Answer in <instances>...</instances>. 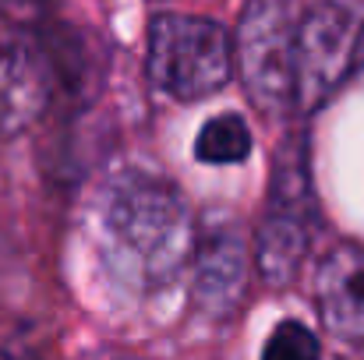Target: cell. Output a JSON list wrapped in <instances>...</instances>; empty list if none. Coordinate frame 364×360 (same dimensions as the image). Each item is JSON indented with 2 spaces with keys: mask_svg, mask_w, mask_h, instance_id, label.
I'll list each match as a JSON object with an SVG mask.
<instances>
[{
  "mask_svg": "<svg viewBox=\"0 0 364 360\" xmlns=\"http://www.w3.org/2000/svg\"><path fill=\"white\" fill-rule=\"evenodd\" d=\"M195 223L181 191L149 173L121 177L100 212V251L110 276L138 293L166 286L195 254Z\"/></svg>",
  "mask_w": 364,
  "mask_h": 360,
  "instance_id": "1",
  "label": "cell"
},
{
  "mask_svg": "<svg viewBox=\"0 0 364 360\" xmlns=\"http://www.w3.org/2000/svg\"><path fill=\"white\" fill-rule=\"evenodd\" d=\"M234 75V39L202 14L163 11L149 25V78L159 92L195 103L220 92Z\"/></svg>",
  "mask_w": 364,
  "mask_h": 360,
  "instance_id": "2",
  "label": "cell"
},
{
  "mask_svg": "<svg viewBox=\"0 0 364 360\" xmlns=\"http://www.w3.org/2000/svg\"><path fill=\"white\" fill-rule=\"evenodd\" d=\"M297 4L258 0L247 4L234 36V67L247 99L265 117L294 110V71H297Z\"/></svg>",
  "mask_w": 364,
  "mask_h": 360,
  "instance_id": "3",
  "label": "cell"
},
{
  "mask_svg": "<svg viewBox=\"0 0 364 360\" xmlns=\"http://www.w3.org/2000/svg\"><path fill=\"white\" fill-rule=\"evenodd\" d=\"M361 11L350 4H311L297 21L294 110L315 114L354 71Z\"/></svg>",
  "mask_w": 364,
  "mask_h": 360,
  "instance_id": "4",
  "label": "cell"
},
{
  "mask_svg": "<svg viewBox=\"0 0 364 360\" xmlns=\"http://www.w3.org/2000/svg\"><path fill=\"white\" fill-rule=\"evenodd\" d=\"M308 163L301 145H294L272 173L269 209L255 234V268L269 286H287L301 272V258L308 251Z\"/></svg>",
  "mask_w": 364,
  "mask_h": 360,
  "instance_id": "5",
  "label": "cell"
},
{
  "mask_svg": "<svg viewBox=\"0 0 364 360\" xmlns=\"http://www.w3.org/2000/svg\"><path fill=\"white\" fill-rule=\"evenodd\" d=\"M50 103V60L39 39L0 18V134L36 124Z\"/></svg>",
  "mask_w": 364,
  "mask_h": 360,
  "instance_id": "6",
  "label": "cell"
},
{
  "mask_svg": "<svg viewBox=\"0 0 364 360\" xmlns=\"http://www.w3.org/2000/svg\"><path fill=\"white\" fill-rule=\"evenodd\" d=\"M247 283V244L234 227L209 230L191 254V304L198 315L220 322L237 315Z\"/></svg>",
  "mask_w": 364,
  "mask_h": 360,
  "instance_id": "7",
  "label": "cell"
},
{
  "mask_svg": "<svg viewBox=\"0 0 364 360\" xmlns=\"http://www.w3.org/2000/svg\"><path fill=\"white\" fill-rule=\"evenodd\" d=\"M315 304L322 325L343 339L364 343V247L336 244L315 268Z\"/></svg>",
  "mask_w": 364,
  "mask_h": 360,
  "instance_id": "8",
  "label": "cell"
},
{
  "mask_svg": "<svg viewBox=\"0 0 364 360\" xmlns=\"http://www.w3.org/2000/svg\"><path fill=\"white\" fill-rule=\"evenodd\" d=\"M247 152H251V131L241 114H220V117L205 120L195 138V159L209 166L244 163Z\"/></svg>",
  "mask_w": 364,
  "mask_h": 360,
  "instance_id": "9",
  "label": "cell"
},
{
  "mask_svg": "<svg viewBox=\"0 0 364 360\" xmlns=\"http://www.w3.org/2000/svg\"><path fill=\"white\" fill-rule=\"evenodd\" d=\"M262 360H322V347H318V339L308 325L287 318L265 339Z\"/></svg>",
  "mask_w": 364,
  "mask_h": 360,
  "instance_id": "10",
  "label": "cell"
},
{
  "mask_svg": "<svg viewBox=\"0 0 364 360\" xmlns=\"http://www.w3.org/2000/svg\"><path fill=\"white\" fill-rule=\"evenodd\" d=\"M85 360H145V357H138V354H131V350H121V347H100V350H92Z\"/></svg>",
  "mask_w": 364,
  "mask_h": 360,
  "instance_id": "11",
  "label": "cell"
},
{
  "mask_svg": "<svg viewBox=\"0 0 364 360\" xmlns=\"http://www.w3.org/2000/svg\"><path fill=\"white\" fill-rule=\"evenodd\" d=\"M354 67H364V25H361V36H358V53H354Z\"/></svg>",
  "mask_w": 364,
  "mask_h": 360,
  "instance_id": "12",
  "label": "cell"
}]
</instances>
